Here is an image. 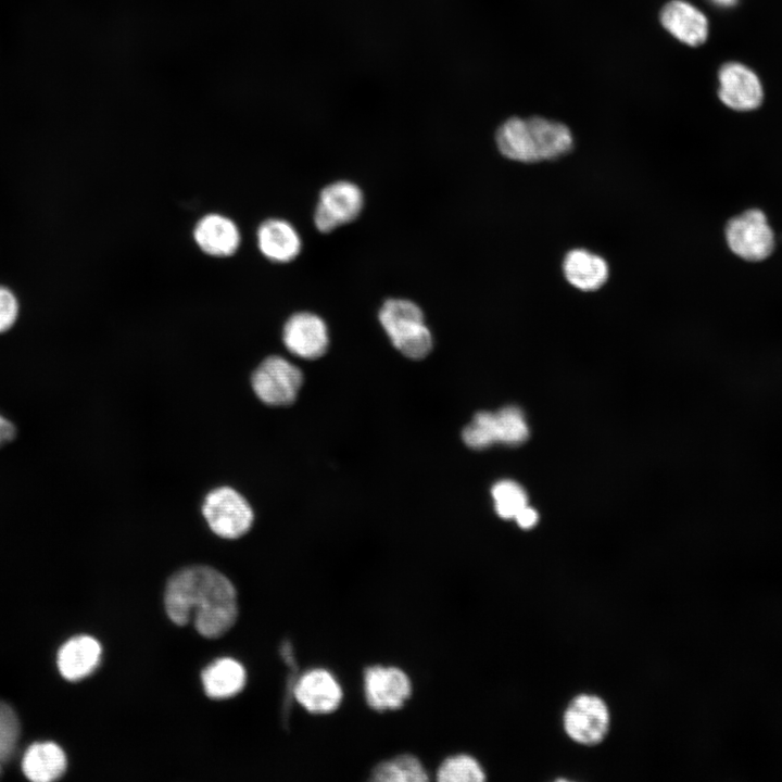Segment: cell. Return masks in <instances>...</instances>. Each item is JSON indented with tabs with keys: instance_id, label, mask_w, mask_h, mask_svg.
<instances>
[{
	"instance_id": "obj_28",
	"label": "cell",
	"mask_w": 782,
	"mask_h": 782,
	"mask_svg": "<svg viewBox=\"0 0 782 782\" xmlns=\"http://www.w3.org/2000/svg\"><path fill=\"white\" fill-rule=\"evenodd\" d=\"M714 4L720 8H730L736 4L737 0H710Z\"/></svg>"
},
{
	"instance_id": "obj_19",
	"label": "cell",
	"mask_w": 782,
	"mask_h": 782,
	"mask_svg": "<svg viewBox=\"0 0 782 782\" xmlns=\"http://www.w3.org/2000/svg\"><path fill=\"white\" fill-rule=\"evenodd\" d=\"M22 769L34 782H50L64 773L66 757L62 748L52 742L36 743L25 753Z\"/></svg>"
},
{
	"instance_id": "obj_20",
	"label": "cell",
	"mask_w": 782,
	"mask_h": 782,
	"mask_svg": "<svg viewBox=\"0 0 782 782\" xmlns=\"http://www.w3.org/2000/svg\"><path fill=\"white\" fill-rule=\"evenodd\" d=\"M202 683L207 696L216 699L227 698L243 689L245 671L237 660L222 658L204 669Z\"/></svg>"
},
{
	"instance_id": "obj_29",
	"label": "cell",
	"mask_w": 782,
	"mask_h": 782,
	"mask_svg": "<svg viewBox=\"0 0 782 782\" xmlns=\"http://www.w3.org/2000/svg\"><path fill=\"white\" fill-rule=\"evenodd\" d=\"M1 762H2V761L0 760V772H1Z\"/></svg>"
},
{
	"instance_id": "obj_7",
	"label": "cell",
	"mask_w": 782,
	"mask_h": 782,
	"mask_svg": "<svg viewBox=\"0 0 782 782\" xmlns=\"http://www.w3.org/2000/svg\"><path fill=\"white\" fill-rule=\"evenodd\" d=\"M364 206V195L355 184L335 181L319 193L314 223L320 232H330L356 219Z\"/></svg>"
},
{
	"instance_id": "obj_3",
	"label": "cell",
	"mask_w": 782,
	"mask_h": 782,
	"mask_svg": "<svg viewBox=\"0 0 782 782\" xmlns=\"http://www.w3.org/2000/svg\"><path fill=\"white\" fill-rule=\"evenodd\" d=\"M379 321L392 344L406 357L420 360L431 351L432 336L416 303L389 299L379 311Z\"/></svg>"
},
{
	"instance_id": "obj_12",
	"label": "cell",
	"mask_w": 782,
	"mask_h": 782,
	"mask_svg": "<svg viewBox=\"0 0 782 782\" xmlns=\"http://www.w3.org/2000/svg\"><path fill=\"white\" fill-rule=\"evenodd\" d=\"M282 341L294 355L314 360L328 349L329 336L325 321L316 314L299 312L290 316L282 328Z\"/></svg>"
},
{
	"instance_id": "obj_24",
	"label": "cell",
	"mask_w": 782,
	"mask_h": 782,
	"mask_svg": "<svg viewBox=\"0 0 782 782\" xmlns=\"http://www.w3.org/2000/svg\"><path fill=\"white\" fill-rule=\"evenodd\" d=\"M20 736V722L13 708L0 702V760H7L14 752Z\"/></svg>"
},
{
	"instance_id": "obj_2",
	"label": "cell",
	"mask_w": 782,
	"mask_h": 782,
	"mask_svg": "<svg viewBox=\"0 0 782 782\" xmlns=\"http://www.w3.org/2000/svg\"><path fill=\"white\" fill-rule=\"evenodd\" d=\"M495 141L504 156L525 163L557 159L573 144L566 125L539 116L508 118L499 127Z\"/></svg>"
},
{
	"instance_id": "obj_10",
	"label": "cell",
	"mask_w": 782,
	"mask_h": 782,
	"mask_svg": "<svg viewBox=\"0 0 782 782\" xmlns=\"http://www.w3.org/2000/svg\"><path fill=\"white\" fill-rule=\"evenodd\" d=\"M608 724L607 706L595 695H578L564 715V728L568 736L584 745L600 743L607 733Z\"/></svg>"
},
{
	"instance_id": "obj_6",
	"label": "cell",
	"mask_w": 782,
	"mask_h": 782,
	"mask_svg": "<svg viewBox=\"0 0 782 782\" xmlns=\"http://www.w3.org/2000/svg\"><path fill=\"white\" fill-rule=\"evenodd\" d=\"M302 382V371L278 355L266 357L253 371L251 379L256 396L272 406L293 403Z\"/></svg>"
},
{
	"instance_id": "obj_27",
	"label": "cell",
	"mask_w": 782,
	"mask_h": 782,
	"mask_svg": "<svg viewBox=\"0 0 782 782\" xmlns=\"http://www.w3.org/2000/svg\"><path fill=\"white\" fill-rule=\"evenodd\" d=\"M15 436V426L4 416L0 415V446L11 442Z\"/></svg>"
},
{
	"instance_id": "obj_22",
	"label": "cell",
	"mask_w": 782,
	"mask_h": 782,
	"mask_svg": "<svg viewBox=\"0 0 782 782\" xmlns=\"http://www.w3.org/2000/svg\"><path fill=\"white\" fill-rule=\"evenodd\" d=\"M441 782H480L485 779L479 761L470 755L457 754L445 758L437 770Z\"/></svg>"
},
{
	"instance_id": "obj_13",
	"label": "cell",
	"mask_w": 782,
	"mask_h": 782,
	"mask_svg": "<svg viewBox=\"0 0 782 782\" xmlns=\"http://www.w3.org/2000/svg\"><path fill=\"white\" fill-rule=\"evenodd\" d=\"M298 703L312 714H329L337 710L343 698L342 686L337 677L325 668L304 672L294 685Z\"/></svg>"
},
{
	"instance_id": "obj_5",
	"label": "cell",
	"mask_w": 782,
	"mask_h": 782,
	"mask_svg": "<svg viewBox=\"0 0 782 782\" xmlns=\"http://www.w3.org/2000/svg\"><path fill=\"white\" fill-rule=\"evenodd\" d=\"M202 514L211 530L225 539H237L253 524V510L248 501L232 488L212 490L204 499Z\"/></svg>"
},
{
	"instance_id": "obj_11",
	"label": "cell",
	"mask_w": 782,
	"mask_h": 782,
	"mask_svg": "<svg viewBox=\"0 0 782 782\" xmlns=\"http://www.w3.org/2000/svg\"><path fill=\"white\" fill-rule=\"evenodd\" d=\"M718 97L735 111H752L761 105L764 89L757 74L739 62L723 64L718 73Z\"/></svg>"
},
{
	"instance_id": "obj_21",
	"label": "cell",
	"mask_w": 782,
	"mask_h": 782,
	"mask_svg": "<svg viewBox=\"0 0 782 782\" xmlns=\"http://www.w3.org/2000/svg\"><path fill=\"white\" fill-rule=\"evenodd\" d=\"M371 779L379 782H422L429 779L422 762L413 755H399L377 765Z\"/></svg>"
},
{
	"instance_id": "obj_1",
	"label": "cell",
	"mask_w": 782,
	"mask_h": 782,
	"mask_svg": "<svg viewBox=\"0 0 782 782\" xmlns=\"http://www.w3.org/2000/svg\"><path fill=\"white\" fill-rule=\"evenodd\" d=\"M165 609L176 625L185 626L192 619L201 635L214 639L234 626L237 594L230 580L216 569L188 567L168 580Z\"/></svg>"
},
{
	"instance_id": "obj_16",
	"label": "cell",
	"mask_w": 782,
	"mask_h": 782,
	"mask_svg": "<svg viewBox=\"0 0 782 782\" xmlns=\"http://www.w3.org/2000/svg\"><path fill=\"white\" fill-rule=\"evenodd\" d=\"M257 247L269 261L287 263L301 251V238L295 228L285 219L269 218L263 222L256 232Z\"/></svg>"
},
{
	"instance_id": "obj_26",
	"label": "cell",
	"mask_w": 782,
	"mask_h": 782,
	"mask_svg": "<svg viewBox=\"0 0 782 782\" xmlns=\"http://www.w3.org/2000/svg\"><path fill=\"white\" fill-rule=\"evenodd\" d=\"M515 519L520 528L529 529L537 524L538 513L533 508L526 505L517 513Z\"/></svg>"
},
{
	"instance_id": "obj_8",
	"label": "cell",
	"mask_w": 782,
	"mask_h": 782,
	"mask_svg": "<svg viewBox=\"0 0 782 782\" xmlns=\"http://www.w3.org/2000/svg\"><path fill=\"white\" fill-rule=\"evenodd\" d=\"M726 239L732 252L747 261L766 258L774 247L773 232L759 210L732 218L726 228Z\"/></svg>"
},
{
	"instance_id": "obj_14",
	"label": "cell",
	"mask_w": 782,
	"mask_h": 782,
	"mask_svg": "<svg viewBox=\"0 0 782 782\" xmlns=\"http://www.w3.org/2000/svg\"><path fill=\"white\" fill-rule=\"evenodd\" d=\"M664 28L681 42L696 47L708 37V20L696 7L684 0H672L660 11Z\"/></svg>"
},
{
	"instance_id": "obj_4",
	"label": "cell",
	"mask_w": 782,
	"mask_h": 782,
	"mask_svg": "<svg viewBox=\"0 0 782 782\" xmlns=\"http://www.w3.org/2000/svg\"><path fill=\"white\" fill-rule=\"evenodd\" d=\"M528 437L524 414L513 405L496 413H477L462 432L465 444L474 450H483L496 442L515 445L525 442Z\"/></svg>"
},
{
	"instance_id": "obj_9",
	"label": "cell",
	"mask_w": 782,
	"mask_h": 782,
	"mask_svg": "<svg viewBox=\"0 0 782 782\" xmlns=\"http://www.w3.org/2000/svg\"><path fill=\"white\" fill-rule=\"evenodd\" d=\"M366 703L375 710L387 711L401 708L412 695V681L399 667L375 665L366 668L363 676Z\"/></svg>"
},
{
	"instance_id": "obj_23",
	"label": "cell",
	"mask_w": 782,
	"mask_h": 782,
	"mask_svg": "<svg viewBox=\"0 0 782 782\" xmlns=\"http://www.w3.org/2000/svg\"><path fill=\"white\" fill-rule=\"evenodd\" d=\"M496 514L504 518H515L517 513L528 505V497L521 485L512 480H502L492 488Z\"/></svg>"
},
{
	"instance_id": "obj_15",
	"label": "cell",
	"mask_w": 782,
	"mask_h": 782,
	"mask_svg": "<svg viewBox=\"0 0 782 782\" xmlns=\"http://www.w3.org/2000/svg\"><path fill=\"white\" fill-rule=\"evenodd\" d=\"M193 239L206 254L215 257L232 255L240 245V231L230 218L212 213L195 224Z\"/></svg>"
},
{
	"instance_id": "obj_25",
	"label": "cell",
	"mask_w": 782,
	"mask_h": 782,
	"mask_svg": "<svg viewBox=\"0 0 782 782\" xmlns=\"http://www.w3.org/2000/svg\"><path fill=\"white\" fill-rule=\"evenodd\" d=\"M18 313L20 304L14 292L8 287L0 286V333L13 327Z\"/></svg>"
},
{
	"instance_id": "obj_18",
	"label": "cell",
	"mask_w": 782,
	"mask_h": 782,
	"mask_svg": "<svg viewBox=\"0 0 782 782\" xmlns=\"http://www.w3.org/2000/svg\"><path fill=\"white\" fill-rule=\"evenodd\" d=\"M563 268L568 282L583 291L601 288L608 278L606 261L584 249L569 251L565 256Z\"/></svg>"
},
{
	"instance_id": "obj_17",
	"label": "cell",
	"mask_w": 782,
	"mask_h": 782,
	"mask_svg": "<svg viewBox=\"0 0 782 782\" xmlns=\"http://www.w3.org/2000/svg\"><path fill=\"white\" fill-rule=\"evenodd\" d=\"M100 657L99 642L89 635H78L62 645L58 653L56 664L65 679L77 681L97 668Z\"/></svg>"
}]
</instances>
